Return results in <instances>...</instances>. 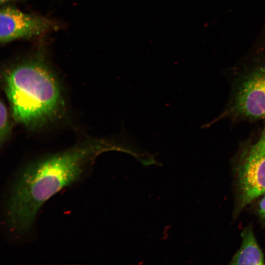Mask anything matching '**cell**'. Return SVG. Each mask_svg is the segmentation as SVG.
<instances>
[{
    "label": "cell",
    "instance_id": "obj_1",
    "mask_svg": "<svg viewBox=\"0 0 265 265\" xmlns=\"http://www.w3.org/2000/svg\"><path fill=\"white\" fill-rule=\"evenodd\" d=\"M102 147L90 142L27 167L16 180L8 197L6 214L11 229L19 232L28 230L43 204L80 179Z\"/></svg>",
    "mask_w": 265,
    "mask_h": 265
},
{
    "label": "cell",
    "instance_id": "obj_2",
    "mask_svg": "<svg viewBox=\"0 0 265 265\" xmlns=\"http://www.w3.org/2000/svg\"><path fill=\"white\" fill-rule=\"evenodd\" d=\"M4 90L15 120L33 127L57 114L61 105L58 83L51 70L39 60L25 61L7 70Z\"/></svg>",
    "mask_w": 265,
    "mask_h": 265
},
{
    "label": "cell",
    "instance_id": "obj_3",
    "mask_svg": "<svg viewBox=\"0 0 265 265\" xmlns=\"http://www.w3.org/2000/svg\"><path fill=\"white\" fill-rule=\"evenodd\" d=\"M235 82L221 116L247 120L265 118V28L233 68Z\"/></svg>",
    "mask_w": 265,
    "mask_h": 265
},
{
    "label": "cell",
    "instance_id": "obj_4",
    "mask_svg": "<svg viewBox=\"0 0 265 265\" xmlns=\"http://www.w3.org/2000/svg\"><path fill=\"white\" fill-rule=\"evenodd\" d=\"M235 217L265 193V126L259 139L244 149L234 166Z\"/></svg>",
    "mask_w": 265,
    "mask_h": 265
},
{
    "label": "cell",
    "instance_id": "obj_5",
    "mask_svg": "<svg viewBox=\"0 0 265 265\" xmlns=\"http://www.w3.org/2000/svg\"><path fill=\"white\" fill-rule=\"evenodd\" d=\"M54 26V24L47 18L5 6L0 12V41L5 44L18 39L37 36Z\"/></svg>",
    "mask_w": 265,
    "mask_h": 265
},
{
    "label": "cell",
    "instance_id": "obj_6",
    "mask_svg": "<svg viewBox=\"0 0 265 265\" xmlns=\"http://www.w3.org/2000/svg\"><path fill=\"white\" fill-rule=\"evenodd\" d=\"M242 242L230 261L231 265H264V254L255 237L252 226L246 227L241 233Z\"/></svg>",
    "mask_w": 265,
    "mask_h": 265
},
{
    "label": "cell",
    "instance_id": "obj_7",
    "mask_svg": "<svg viewBox=\"0 0 265 265\" xmlns=\"http://www.w3.org/2000/svg\"><path fill=\"white\" fill-rule=\"evenodd\" d=\"M10 132L8 112L4 104L1 101L0 105V139L1 144L7 138Z\"/></svg>",
    "mask_w": 265,
    "mask_h": 265
},
{
    "label": "cell",
    "instance_id": "obj_8",
    "mask_svg": "<svg viewBox=\"0 0 265 265\" xmlns=\"http://www.w3.org/2000/svg\"><path fill=\"white\" fill-rule=\"evenodd\" d=\"M256 212L263 225L265 226V194L258 201Z\"/></svg>",
    "mask_w": 265,
    "mask_h": 265
},
{
    "label": "cell",
    "instance_id": "obj_9",
    "mask_svg": "<svg viewBox=\"0 0 265 265\" xmlns=\"http://www.w3.org/2000/svg\"><path fill=\"white\" fill-rule=\"evenodd\" d=\"M9 0H0V1L1 3H2L6 2Z\"/></svg>",
    "mask_w": 265,
    "mask_h": 265
},
{
    "label": "cell",
    "instance_id": "obj_10",
    "mask_svg": "<svg viewBox=\"0 0 265 265\" xmlns=\"http://www.w3.org/2000/svg\"><path fill=\"white\" fill-rule=\"evenodd\" d=\"M264 194H265V193Z\"/></svg>",
    "mask_w": 265,
    "mask_h": 265
}]
</instances>
